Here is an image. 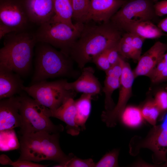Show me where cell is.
I'll return each instance as SVG.
<instances>
[{
    "label": "cell",
    "mask_w": 167,
    "mask_h": 167,
    "mask_svg": "<svg viewBox=\"0 0 167 167\" xmlns=\"http://www.w3.org/2000/svg\"><path fill=\"white\" fill-rule=\"evenodd\" d=\"M31 23L40 26L50 20L55 14V0H24Z\"/></svg>",
    "instance_id": "2e32d148"
},
{
    "label": "cell",
    "mask_w": 167,
    "mask_h": 167,
    "mask_svg": "<svg viewBox=\"0 0 167 167\" xmlns=\"http://www.w3.org/2000/svg\"><path fill=\"white\" fill-rule=\"evenodd\" d=\"M166 88H167V86L166 87Z\"/></svg>",
    "instance_id": "ab89813d"
},
{
    "label": "cell",
    "mask_w": 167,
    "mask_h": 167,
    "mask_svg": "<svg viewBox=\"0 0 167 167\" xmlns=\"http://www.w3.org/2000/svg\"><path fill=\"white\" fill-rule=\"evenodd\" d=\"M167 51V44L158 41L141 55L133 71L135 78L140 76H149Z\"/></svg>",
    "instance_id": "5bb4252c"
},
{
    "label": "cell",
    "mask_w": 167,
    "mask_h": 167,
    "mask_svg": "<svg viewBox=\"0 0 167 167\" xmlns=\"http://www.w3.org/2000/svg\"><path fill=\"white\" fill-rule=\"evenodd\" d=\"M118 44L106 50L107 56L111 66L117 63L121 57L118 49Z\"/></svg>",
    "instance_id": "836d02e7"
},
{
    "label": "cell",
    "mask_w": 167,
    "mask_h": 167,
    "mask_svg": "<svg viewBox=\"0 0 167 167\" xmlns=\"http://www.w3.org/2000/svg\"><path fill=\"white\" fill-rule=\"evenodd\" d=\"M95 163L91 158L83 159L74 154L61 167H95Z\"/></svg>",
    "instance_id": "4dcf8cb0"
},
{
    "label": "cell",
    "mask_w": 167,
    "mask_h": 167,
    "mask_svg": "<svg viewBox=\"0 0 167 167\" xmlns=\"http://www.w3.org/2000/svg\"><path fill=\"white\" fill-rule=\"evenodd\" d=\"M0 158L1 164L11 165L14 167H46L49 165L36 163L25 160H17L13 162L7 156L4 154L1 155Z\"/></svg>",
    "instance_id": "f1b7e54d"
},
{
    "label": "cell",
    "mask_w": 167,
    "mask_h": 167,
    "mask_svg": "<svg viewBox=\"0 0 167 167\" xmlns=\"http://www.w3.org/2000/svg\"><path fill=\"white\" fill-rule=\"evenodd\" d=\"M119 150L114 149L105 154L96 163L95 167H119L118 157Z\"/></svg>",
    "instance_id": "83f0119b"
},
{
    "label": "cell",
    "mask_w": 167,
    "mask_h": 167,
    "mask_svg": "<svg viewBox=\"0 0 167 167\" xmlns=\"http://www.w3.org/2000/svg\"><path fill=\"white\" fill-rule=\"evenodd\" d=\"M157 26L162 31L167 33V17L161 20Z\"/></svg>",
    "instance_id": "8d00e7d4"
},
{
    "label": "cell",
    "mask_w": 167,
    "mask_h": 167,
    "mask_svg": "<svg viewBox=\"0 0 167 167\" xmlns=\"http://www.w3.org/2000/svg\"><path fill=\"white\" fill-rule=\"evenodd\" d=\"M66 79L51 82L46 80L37 82L29 86H24L23 91L42 105L51 110L57 109L70 97H74L76 93L67 89Z\"/></svg>",
    "instance_id": "ba28073f"
},
{
    "label": "cell",
    "mask_w": 167,
    "mask_h": 167,
    "mask_svg": "<svg viewBox=\"0 0 167 167\" xmlns=\"http://www.w3.org/2000/svg\"><path fill=\"white\" fill-rule=\"evenodd\" d=\"M144 120L140 107L130 105L125 108L119 121L126 127L135 128L141 126Z\"/></svg>",
    "instance_id": "7402d4cb"
},
{
    "label": "cell",
    "mask_w": 167,
    "mask_h": 167,
    "mask_svg": "<svg viewBox=\"0 0 167 167\" xmlns=\"http://www.w3.org/2000/svg\"><path fill=\"white\" fill-rule=\"evenodd\" d=\"M156 124L150 129L145 137L135 135L129 144V154L138 155L142 148H147L152 152V159L154 164L160 167H167V111Z\"/></svg>",
    "instance_id": "8992f818"
},
{
    "label": "cell",
    "mask_w": 167,
    "mask_h": 167,
    "mask_svg": "<svg viewBox=\"0 0 167 167\" xmlns=\"http://www.w3.org/2000/svg\"><path fill=\"white\" fill-rule=\"evenodd\" d=\"M16 32L18 31L15 28L0 22V39L8 34Z\"/></svg>",
    "instance_id": "d590c367"
},
{
    "label": "cell",
    "mask_w": 167,
    "mask_h": 167,
    "mask_svg": "<svg viewBox=\"0 0 167 167\" xmlns=\"http://www.w3.org/2000/svg\"><path fill=\"white\" fill-rule=\"evenodd\" d=\"M54 6L55 14L51 19L65 22L72 27L75 26V23L72 22V0H55Z\"/></svg>",
    "instance_id": "44dd1931"
},
{
    "label": "cell",
    "mask_w": 167,
    "mask_h": 167,
    "mask_svg": "<svg viewBox=\"0 0 167 167\" xmlns=\"http://www.w3.org/2000/svg\"><path fill=\"white\" fill-rule=\"evenodd\" d=\"M81 70L80 75L75 81L66 82V88L75 93L90 94L93 96L99 94L102 88L94 75V69L90 66L84 67Z\"/></svg>",
    "instance_id": "9a60e30c"
},
{
    "label": "cell",
    "mask_w": 167,
    "mask_h": 167,
    "mask_svg": "<svg viewBox=\"0 0 167 167\" xmlns=\"http://www.w3.org/2000/svg\"><path fill=\"white\" fill-rule=\"evenodd\" d=\"M122 35L110 21L98 24L84 23L69 55L81 70L98 55L118 44Z\"/></svg>",
    "instance_id": "6da1fadb"
},
{
    "label": "cell",
    "mask_w": 167,
    "mask_h": 167,
    "mask_svg": "<svg viewBox=\"0 0 167 167\" xmlns=\"http://www.w3.org/2000/svg\"><path fill=\"white\" fill-rule=\"evenodd\" d=\"M153 7L156 16H162L167 15V0L155 2Z\"/></svg>",
    "instance_id": "e575fe53"
},
{
    "label": "cell",
    "mask_w": 167,
    "mask_h": 167,
    "mask_svg": "<svg viewBox=\"0 0 167 167\" xmlns=\"http://www.w3.org/2000/svg\"><path fill=\"white\" fill-rule=\"evenodd\" d=\"M120 83V78L112 75L106 74L104 86L102 89L105 96V110H111L114 107L115 105L112 96L114 91L119 88Z\"/></svg>",
    "instance_id": "603a6c76"
},
{
    "label": "cell",
    "mask_w": 167,
    "mask_h": 167,
    "mask_svg": "<svg viewBox=\"0 0 167 167\" xmlns=\"http://www.w3.org/2000/svg\"><path fill=\"white\" fill-rule=\"evenodd\" d=\"M84 25V23L76 22L72 27L65 22L51 19L39 26L35 33L37 42L49 44L69 55Z\"/></svg>",
    "instance_id": "52a82bcc"
},
{
    "label": "cell",
    "mask_w": 167,
    "mask_h": 167,
    "mask_svg": "<svg viewBox=\"0 0 167 167\" xmlns=\"http://www.w3.org/2000/svg\"><path fill=\"white\" fill-rule=\"evenodd\" d=\"M132 166L135 167H141V166H150V167H159V166L156 164H154L153 165L150 164L148 163H146L145 162H144L142 161H139L134 164Z\"/></svg>",
    "instance_id": "74e56055"
},
{
    "label": "cell",
    "mask_w": 167,
    "mask_h": 167,
    "mask_svg": "<svg viewBox=\"0 0 167 167\" xmlns=\"http://www.w3.org/2000/svg\"><path fill=\"white\" fill-rule=\"evenodd\" d=\"M19 97L21 135L39 132L60 133L63 131L62 125H55L50 120V109L27 93H21Z\"/></svg>",
    "instance_id": "5b68a950"
},
{
    "label": "cell",
    "mask_w": 167,
    "mask_h": 167,
    "mask_svg": "<svg viewBox=\"0 0 167 167\" xmlns=\"http://www.w3.org/2000/svg\"><path fill=\"white\" fill-rule=\"evenodd\" d=\"M149 77L153 84L167 81V53L164 55Z\"/></svg>",
    "instance_id": "d4e9b609"
},
{
    "label": "cell",
    "mask_w": 167,
    "mask_h": 167,
    "mask_svg": "<svg viewBox=\"0 0 167 167\" xmlns=\"http://www.w3.org/2000/svg\"><path fill=\"white\" fill-rule=\"evenodd\" d=\"M154 2V0H128L110 21L121 31L128 25L151 21L156 16L153 7Z\"/></svg>",
    "instance_id": "9c48e42d"
},
{
    "label": "cell",
    "mask_w": 167,
    "mask_h": 167,
    "mask_svg": "<svg viewBox=\"0 0 167 167\" xmlns=\"http://www.w3.org/2000/svg\"><path fill=\"white\" fill-rule=\"evenodd\" d=\"M136 35L144 39H154L165 35L151 21H145L128 25L123 30Z\"/></svg>",
    "instance_id": "d6986e66"
},
{
    "label": "cell",
    "mask_w": 167,
    "mask_h": 167,
    "mask_svg": "<svg viewBox=\"0 0 167 167\" xmlns=\"http://www.w3.org/2000/svg\"><path fill=\"white\" fill-rule=\"evenodd\" d=\"M131 33L132 34V45L134 53L133 60L138 61L141 56L142 46L145 39L136 35Z\"/></svg>",
    "instance_id": "1f68e13d"
},
{
    "label": "cell",
    "mask_w": 167,
    "mask_h": 167,
    "mask_svg": "<svg viewBox=\"0 0 167 167\" xmlns=\"http://www.w3.org/2000/svg\"><path fill=\"white\" fill-rule=\"evenodd\" d=\"M92 62L99 69L105 72L107 71L111 66L107 56L106 50L96 56Z\"/></svg>",
    "instance_id": "d6a6232c"
},
{
    "label": "cell",
    "mask_w": 167,
    "mask_h": 167,
    "mask_svg": "<svg viewBox=\"0 0 167 167\" xmlns=\"http://www.w3.org/2000/svg\"><path fill=\"white\" fill-rule=\"evenodd\" d=\"M93 96L90 94H82L79 98L75 101L76 112V122L81 130L86 129L85 124L91 111Z\"/></svg>",
    "instance_id": "ffe728a7"
},
{
    "label": "cell",
    "mask_w": 167,
    "mask_h": 167,
    "mask_svg": "<svg viewBox=\"0 0 167 167\" xmlns=\"http://www.w3.org/2000/svg\"><path fill=\"white\" fill-rule=\"evenodd\" d=\"M135 77L129 64L122 60V72L120 78L118 100L113 108L105 110L101 115L102 121L109 127L115 126L132 94V87Z\"/></svg>",
    "instance_id": "30bf717a"
},
{
    "label": "cell",
    "mask_w": 167,
    "mask_h": 167,
    "mask_svg": "<svg viewBox=\"0 0 167 167\" xmlns=\"http://www.w3.org/2000/svg\"><path fill=\"white\" fill-rule=\"evenodd\" d=\"M118 46L119 53L122 57L134 60L132 34L131 33L126 32L122 35Z\"/></svg>",
    "instance_id": "4316f807"
},
{
    "label": "cell",
    "mask_w": 167,
    "mask_h": 167,
    "mask_svg": "<svg viewBox=\"0 0 167 167\" xmlns=\"http://www.w3.org/2000/svg\"><path fill=\"white\" fill-rule=\"evenodd\" d=\"M90 0H72L73 19L76 22L85 23Z\"/></svg>",
    "instance_id": "484cf974"
},
{
    "label": "cell",
    "mask_w": 167,
    "mask_h": 167,
    "mask_svg": "<svg viewBox=\"0 0 167 167\" xmlns=\"http://www.w3.org/2000/svg\"><path fill=\"white\" fill-rule=\"evenodd\" d=\"M0 49V66L25 76L30 72L34 49L37 42L35 33L27 30L12 32L4 37Z\"/></svg>",
    "instance_id": "7a4b0ae2"
},
{
    "label": "cell",
    "mask_w": 167,
    "mask_h": 167,
    "mask_svg": "<svg viewBox=\"0 0 167 167\" xmlns=\"http://www.w3.org/2000/svg\"><path fill=\"white\" fill-rule=\"evenodd\" d=\"M159 0H154V2H156L157 1H158Z\"/></svg>",
    "instance_id": "f35d334b"
},
{
    "label": "cell",
    "mask_w": 167,
    "mask_h": 167,
    "mask_svg": "<svg viewBox=\"0 0 167 167\" xmlns=\"http://www.w3.org/2000/svg\"><path fill=\"white\" fill-rule=\"evenodd\" d=\"M23 81L18 74L0 66V99L10 98L23 91Z\"/></svg>",
    "instance_id": "ac0fdd59"
},
{
    "label": "cell",
    "mask_w": 167,
    "mask_h": 167,
    "mask_svg": "<svg viewBox=\"0 0 167 167\" xmlns=\"http://www.w3.org/2000/svg\"><path fill=\"white\" fill-rule=\"evenodd\" d=\"M140 108L145 120L152 126L156 125L160 115V112L153 99L147 100Z\"/></svg>",
    "instance_id": "cb8c5ba5"
},
{
    "label": "cell",
    "mask_w": 167,
    "mask_h": 167,
    "mask_svg": "<svg viewBox=\"0 0 167 167\" xmlns=\"http://www.w3.org/2000/svg\"><path fill=\"white\" fill-rule=\"evenodd\" d=\"M153 101L159 109L160 115L159 120L167 111V89L165 87L158 91L155 94Z\"/></svg>",
    "instance_id": "f546056e"
},
{
    "label": "cell",
    "mask_w": 167,
    "mask_h": 167,
    "mask_svg": "<svg viewBox=\"0 0 167 167\" xmlns=\"http://www.w3.org/2000/svg\"><path fill=\"white\" fill-rule=\"evenodd\" d=\"M0 22L18 32L26 30L31 22L24 0H0Z\"/></svg>",
    "instance_id": "8fae6325"
},
{
    "label": "cell",
    "mask_w": 167,
    "mask_h": 167,
    "mask_svg": "<svg viewBox=\"0 0 167 167\" xmlns=\"http://www.w3.org/2000/svg\"><path fill=\"white\" fill-rule=\"evenodd\" d=\"M59 134L39 132L21 135L19 139L20 155L17 160L53 161L58 163L54 167H61L74 154L66 155L62 150Z\"/></svg>",
    "instance_id": "3957f363"
},
{
    "label": "cell",
    "mask_w": 167,
    "mask_h": 167,
    "mask_svg": "<svg viewBox=\"0 0 167 167\" xmlns=\"http://www.w3.org/2000/svg\"><path fill=\"white\" fill-rule=\"evenodd\" d=\"M20 106L19 96L0 100V131L20 127Z\"/></svg>",
    "instance_id": "4fadbf2b"
},
{
    "label": "cell",
    "mask_w": 167,
    "mask_h": 167,
    "mask_svg": "<svg viewBox=\"0 0 167 167\" xmlns=\"http://www.w3.org/2000/svg\"><path fill=\"white\" fill-rule=\"evenodd\" d=\"M74 98L70 97L67 99L56 109H50V116L64 122L66 124L67 133L75 136L79 134L81 129L76 122V108Z\"/></svg>",
    "instance_id": "e0dca14e"
},
{
    "label": "cell",
    "mask_w": 167,
    "mask_h": 167,
    "mask_svg": "<svg viewBox=\"0 0 167 167\" xmlns=\"http://www.w3.org/2000/svg\"><path fill=\"white\" fill-rule=\"evenodd\" d=\"M35 70L32 84L49 78L74 76L70 57L47 43L37 42L35 47Z\"/></svg>",
    "instance_id": "277c9868"
},
{
    "label": "cell",
    "mask_w": 167,
    "mask_h": 167,
    "mask_svg": "<svg viewBox=\"0 0 167 167\" xmlns=\"http://www.w3.org/2000/svg\"><path fill=\"white\" fill-rule=\"evenodd\" d=\"M123 0L127 1V0Z\"/></svg>",
    "instance_id": "60d3db41"
},
{
    "label": "cell",
    "mask_w": 167,
    "mask_h": 167,
    "mask_svg": "<svg viewBox=\"0 0 167 167\" xmlns=\"http://www.w3.org/2000/svg\"><path fill=\"white\" fill-rule=\"evenodd\" d=\"M85 23L90 21L99 23L110 21L112 17L126 1L90 0Z\"/></svg>",
    "instance_id": "7c38bea8"
}]
</instances>
